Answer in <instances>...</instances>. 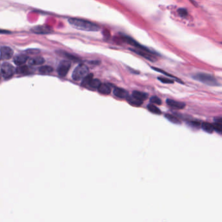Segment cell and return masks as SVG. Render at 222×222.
I'll return each mask as SVG.
<instances>
[{
    "label": "cell",
    "instance_id": "cell-1",
    "mask_svg": "<svg viewBox=\"0 0 222 222\" xmlns=\"http://www.w3.org/2000/svg\"><path fill=\"white\" fill-rule=\"evenodd\" d=\"M68 22L73 27L85 31H98L100 27L92 22L77 18H71Z\"/></svg>",
    "mask_w": 222,
    "mask_h": 222
},
{
    "label": "cell",
    "instance_id": "cell-2",
    "mask_svg": "<svg viewBox=\"0 0 222 222\" xmlns=\"http://www.w3.org/2000/svg\"><path fill=\"white\" fill-rule=\"evenodd\" d=\"M194 79L201 83L209 86H218L219 83L216 78L206 73H197L193 77Z\"/></svg>",
    "mask_w": 222,
    "mask_h": 222
},
{
    "label": "cell",
    "instance_id": "cell-3",
    "mask_svg": "<svg viewBox=\"0 0 222 222\" xmlns=\"http://www.w3.org/2000/svg\"><path fill=\"white\" fill-rule=\"evenodd\" d=\"M88 68L84 64H80L75 68L72 73V79L75 81H80L87 76L88 73Z\"/></svg>",
    "mask_w": 222,
    "mask_h": 222
},
{
    "label": "cell",
    "instance_id": "cell-4",
    "mask_svg": "<svg viewBox=\"0 0 222 222\" xmlns=\"http://www.w3.org/2000/svg\"><path fill=\"white\" fill-rule=\"evenodd\" d=\"M1 72L2 75L6 78V79H9V78L13 76L15 72V69L13 65H11L9 63H3L2 66L1 68Z\"/></svg>",
    "mask_w": 222,
    "mask_h": 222
},
{
    "label": "cell",
    "instance_id": "cell-5",
    "mask_svg": "<svg viewBox=\"0 0 222 222\" xmlns=\"http://www.w3.org/2000/svg\"><path fill=\"white\" fill-rule=\"evenodd\" d=\"M122 38L123 40L125 42H127V44L131 45L132 46H134L135 47H136V49H139V50H143V51H146L149 53L151 54H153L154 52L151 51L150 50H149L148 48H147V47H146L145 46H142L141 44H140L139 42H137L136 40H135L134 39H133L132 38L128 37V36H123L122 37Z\"/></svg>",
    "mask_w": 222,
    "mask_h": 222
},
{
    "label": "cell",
    "instance_id": "cell-6",
    "mask_svg": "<svg viewBox=\"0 0 222 222\" xmlns=\"http://www.w3.org/2000/svg\"><path fill=\"white\" fill-rule=\"evenodd\" d=\"M71 67V63L69 61L64 60V61L60 63L58 68L57 72L59 76L64 77L67 75L68 71Z\"/></svg>",
    "mask_w": 222,
    "mask_h": 222
},
{
    "label": "cell",
    "instance_id": "cell-7",
    "mask_svg": "<svg viewBox=\"0 0 222 222\" xmlns=\"http://www.w3.org/2000/svg\"><path fill=\"white\" fill-rule=\"evenodd\" d=\"M14 54L13 50L7 46L2 47L0 49V58L2 60H9Z\"/></svg>",
    "mask_w": 222,
    "mask_h": 222
},
{
    "label": "cell",
    "instance_id": "cell-8",
    "mask_svg": "<svg viewBox=\"0 0 222 222\" xmlns=\"http://www.w3.org/2000/svg\"><path fill=\"white\" fill-rule=\"evenodd\" d=\"M31 31L36 34H49L53 32V29L47 26H38L33 27Z\"/></svg>",
    "mask_w": 222,
    "mask_h": 222
},
{
    "label": "cell",
    "instance_id": "cell-9",
    "mask_svg": "<svg viewBox=\"0 0 222 222\" xmlns=\"http://www.w3.org/2000/svg\"><path fill=\"white\" fill-rule=\"evenodd\" d=\"M166 103L168 105L173 108V109H177V110L183 109L185 107V104L184 103H183V102L177 101L170 99H168L166 100Z\"/></svg>",
    "mask_w": 222,
    "mask_h": 222
},
{
    "label": "cell",
    "instance_id": "cell-10",
    "mask_svg": "<svg viewBox=\"0 0 222 222\" xmlns=\"http://www.w3.org/2000/svg\"><path fill=\"white\" fill-rule=\"evenodd\" d=\"M132 51L135 52V53L138 54L139 55L142 56V57L146 59L148 61H150L151 62H155V59L151 55V53H149L146 51H143L141 50H139V49H130Z\"/></svg>",
    "mask_w": 222,
    "mask_h": 222
},
{
    "label": "cell",
    "instance_id": "cell-11",
    "mask_svg": "<svg viewBox=\"0 0 222 222\" xmlns=\"http://www.w3.org/2000/svg\"><path fill=\"white\" fill-rule=\"evenodd\" d=\"M113 93L115 96L122 99H127L129 96V92L126 90L122 88H116L114 90Z\"/></svg>",
    "mask_w": 222,
    "mask_h": 222
},
{
    "label": "cell",
    "instance_id": "cell-12",
    "mask_svg": "<svg viewBox=\"0 0 222 222\" xmlns=\"http://www.w3.org/2000/svg\"><path fill=\"white\" fill-rule=\"evenodd\" d=\"M29 59V57L26 55H16L14 58V63L18 66H22L25 64L27 60Z\"/></svg>",
    "mask_w": 222,
    "mask_h": 222
},
{
    "label": "cell",
    "instance_id": "cell-13",
    "mask_svg": "<svg viewBox=\"0 0 222 222\" xmlns=\"http://www.w3.org/2000/svg\"><path fill=\"white\" fill-rule=\"evenodd\" d=\"M59 55H60L61 56L63 57H65L67 58L69 60H70V61H79V58H78L77 57L75 56V55H73L71 53H69L67 51H58L57 52Z\"/></svg>",
    "mask_w": 222,
    "mask_h": 222
},
{
    "label": "cell",
    "instance_id": "cell-14",
    "mask_svg": "<svg viewBox=\"0 0 222 222\" xmlns=\"http://www.w3.org/2000/svg\"><path fill=\"white\" fill-rule=\"evenodd\" d=\"M44 62H45L44 59L40 56L34 57L29 60V64L31 66L40 65V64H42L43 63H44Z\"/></svg>",
    "mask_w": 222,
    "mask_h": 222
},
{
    "label": "cell",
    "instance_id": "cell-15",
    "mask_svg": "<svg viewBox=\"0 0 222 222\" xmlns=\"http://www.w3.org/2000/svg\"><path fill=\"white\" fill-rule=\"evenodd\" d=\"M98 90L99 93H101L102 94H104V95L109 94L111 92V89L110 87L105 83H103V84L101 83L100 86L98 87Z\"/></svg>",
    "mask_w": 222,
    "mask_h": 222
},
{
    "label": "cell",
    "instance_id": "cell-16",
    "mask_svg": "<svg viewBox=\"0 0 222 222\" xmlns=\"http://www.w3.org/2000/svg\"><path fill=\"white\" fill-rule=\"evenodd\" d=\"M133 96L135 98H136L137 99H139L140 101H144L146 100L147 97H148V94L145 93V92H140L138 91H135L133 92Z\"/></svg>",
    "mask_w": 222,
    "mask_h": 222
},
{
    "label": "cell",
    "instance_id": "cell-17",
    "mask_svg": "<svg viewBox=\"0 0 222 222\" xmlns=\"http://www.w3.org/2000/svg\"><path fill=\"white\" fill-rule=\"evenodd\" d=\"M201 127L203 131H205L206 133H212L213 131H214L213 125L208 122H203L201 124Z\"/></svg>",
    "mask_w": 222,
    "mask_h": 222
},
{
    "label": "cell",
    "instance_id": "cell-18",
    "mask_svg": "<svg viewBox=\"0 0 222 222\" xmlns=\"http://www.w3.org/2000/svg\"><path fill=\"white\" fill-rule=\"evenodd\" d=\"M93 74H88L87 75V76H85V77L83 78L82 81H81V85L82 87H87V86H89L90 83H91V81H92L93 79Z\"/></svg>",
    "mask_w": 222,
    "mask_h": 222
},
{
    "label": "cell",
    "instance_id": "cell-19",
    "mask_svg": "<svg viewBox=\"0 0 222 222\" xmlns=\"http://www.w3.org/2000/svg\"><path fill=\"white\" fill-rule=\"evenodd\" d=\"M127 101L129 103L134 106H140L143 103V101L137 99L136 98H134L133 95L132 96H129V95L127 98Z\"/></svg>",
    "mask_w": 222,
    "mask_h": 222
},
{
    "label": "cell",
    "instance_id": "cell-20",
    "mask_svg": "<svg viewBox=\"0 0 222 222\" xmlns=\"http://www.w3.org/2000/svg\"><path fill=\"white\" fill-rule=\"evenodd\" d=\"M165 118L167 119H168L170 122H172L173 123L181 124V121H180L179 119L177 117H176V116L170 115V114H166V115H165Z\"/></svg>",
    "mask_w": 222,
    "mask_h": 222
},
{
    "label": "cell",
    "instance_id": "cell-21",
    "mask_svg": "<svg viewBox=\"0 0 222 222\" xmlns=\"http://www.w3.org/2000/svg\"><path fill=\"white\" fill-rule=\"evenodd\" d=\"M39 72L42 74H49L51 73L53 71L52 67H49V66H44V67H41L38 69Z\"/></svg>",
    "mask_w": 222,
    "mask_h": 222
},
{
    "label": "cell",
    "instance_id": "cell-22",
    "mask_svg": "<svg viewBox=\"0 0 222 222\" xmlns=\"http://www.w3.org/2000/svg\"><path fill=\"white\" fill-rule=\"evenodd\" d=\"M29 68L26 65H22L16 69V72L18 74H23L28 72Z\"/></svg>",
    "mask_w": 222,
    "mask_h": 222
},
{
    "label": "cell",
    "instance_id": "cell-23",
    "mask_svg": "<svg viewBox=\"0 0 222 222\" xmlns=\"http://www.w3.org/2000/svg\"><path fill=\"white\" fill-rule=\"evenodd\" d=\"M147 107L150 112L153 114H155V115H160L161 114V111L157 107L155 106L153 104H149Z\"/></svg>",
    "mask_w": 222,
    "mask_h": 222
},
{
    "label": "cell",
    "instance_id": "cell-24",
    "mask_svg": "<svg viewBox=\"0 0 222 222\" xmlns=\"http://www.w3.org/2000/svg\"><path fill=\"white\" fill-rule=\"evenodd\" d=\"M101 84V83L99 79H93L92 81H91V83H90L89 86L91 87V88H92L95 89V88H98V87L100 86Z\"/></svg>",
    "mask_w": 222,
    "mask_h": 222
},
{
    "label": "cell",
    "instance_id": "cell-25",
    "mask_svg": "<svg viewBox=\"0 0 222 222\" xmlns=\"http://www.w3.org/2000/svg\"><path fill=\"white\" fill-rule=\"evenodd\" d=\"M213 127H214V130L215 131H216L218 133L222 135V123H220V122H217L213 124Z\"/></svg>",
    "mask_w": 222,
    "mask_h": 222
},
{
    "label": "cell",
    "instance_id": "cell-26",
    "mask_svg": "<svg viewBox=\"0 0 222 222\" xmlns=\"http://www.w3.org/2000/svg\"><path fill=\"white\" fill-rule=\"evenodd\" d=\"M150 102L152 103L158 105H160L162 104L161 99L159 98H158L157 96H152L151 98H150Z\"/></svg>",
    "mask_w": 222,
    "mask_h": 222
},
{
    "label": "cell",
    "instance_id": "cell-27",
    "mask_svg": "<svg viewBox=\"0 0 222 222\" xmlns=\"http://www.w3.org/2000/svg\"><path fill=\"white\" fill-rule=\"evenodd\" d=\"M152 69H153L154 70H155V71H158V72H160V73H161V74H164V75H166V76H168V77H172V78H174V79H177L178 81H179V79H177V78L176 77H174V76H173V75H172L171 74H168V73H167V72H166V71H164V70H161V69H159V68H155V67H152Z\"/></svg>",
    "mask_w": 222,
    "mask_h": 222
},
{
    "label": "cell",
    "instance_id": "cell-28",
    "mask_svg": "<svg viewBox=\"0 0 222 222\" xmlns=\"http://www.w3.org/2000/svg\"><path fill=\"white\" fill-rule=\"evenodd\" d=\"M178 13L181 17H186L188 15L187 10L184 9H179L178 10Z\"/></svg>",
    "mask_w": 222,
    "mask_h": 222
},
{
    "label": "cell",
    "instance_id": "cell-29",
    "mask_svg": "<svg viewBox=\"0 0 222 222\" xmlns=\"http://www.w3.org/2000/svg\"><path fill=\"white\" fill-rule=\"evenodd\" d=\"M158 79L163 83H173V81L172 80V79H167V78H164V77H158Z\"/></svg>",
    "mask_w": 222,
    "mask_h": 222
},
{
    "label": "cell",
    "instance_id": "cell-30",
    "mask_svg": "<svg viewBox=\"0 0 222 222\" xmlns=\"http://www.w3.org/2000/svg\"><path fill=\"white\" fill-rule=\"evenodd\" d=\"M26 52L28 54H32V55H35V54L38 53L40 52V51L38 50H35V49H29V50H27Z\"/></svg>",
    "mask_w": 222,
    "mask_h": 222
},
{
    "label": "cell",
    "instance_id": "cell-31",
    "mask_svg": "<svg viewBox=\"0 0 222 222\" xmlns=\"http://www.w3.org/2000/svg\"><path fill=\"white\" fill-rule=\"evenodd\" d=\"M190 125H191L192 127H198L200 125V123L199 122H194V121H192L189 122Z\"/></svg>",
    "mask_w": 222,
    "mask_h": 222
},
{
    "label": "cell",
    "instance_id": "cell-32",
    "mask_svg": "<svg viewBox=\"0 0 222 222\" xmlns=\"http://www.w3.org/2000/svg\"><path fill=\"white\" fill-rule=\"evenodd\" d=\"M10 32L7 30H0V33H9Z\"/></svg>",
    "mask_w": 222,
    "mask_h": 222
}]
</instances>
